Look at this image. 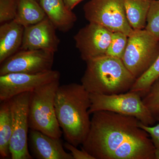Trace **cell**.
Returning a JSON list of instances; mask_svg holds the SVG:
<instances>
[{"instance_id": "obj_1", "label": "cell", "mask_w": 159, "mask_h": 159, "mask_svg": "<svg viewBox=\"0 0 159 159\" xmlns=\"http://www.w3.org/2000/svg\"><path fill=\"white\" fill-rule=\"evenodd\" d=\"M81 148L95 159H155L149 134L135 117L109 111L93 114Z\"/></svg>"}, {"instance_id": "obj_2", "label": "cell", "mask_w": 159, "mask_h": 159, "mask_svg": "<svg viewBox=\"0 0 159 159\" xmlns=\"http://www.w3.org/2000/svg\"><path fill=\"white\" fill-rule=\"evenodd\" d=\"M90 93L82 84L73 83L60 85L55 98V113L67 142L82 145L91 126Z\"/></svg>"}, {"instance_id": "obj_3", "label": "cell", "mask_w": 159, "mask_h": 159, "mask_svg": "<svg viewBox=\"0 0 159 159\" xmlns=\"http://www.w3.org/2000/svg\"><path fill=\"white\" fill-rule=\"evenodd\" d=\"M81 84L89 93L113 95L130 90L136 78L122 59L101 56L86 61Z\"/></svg>"}, {"instance_id": "obj_4", "label": "cell", "mask_w": 159, "mask_h": 159, "mask_svg": "<svg viewBox=\"0 0 159 159\" xmlns=\"http://www.w3.org/2000/svg\"><path fill=\"white\" fill-rule=\"evenodd\" d=\"M59 86L58 79L30 92L29 129L60 139L63 132L57 121L54 106L56 92Z\"/></svg>"}, {"instance_id": "obj_5", "label": "cell", "mask_w": 159, "mask_h": 159, "mask_svg": "<svg viewBox=\"0 0 159 159\" xmlns=\"http://www.w3.org/2000/svg\"><path fill=\"white\" fill-rule=\"evenodd\" d=\"M91 106L89 113L99 111H109L135 117L146 125H154V119L143 101L141 94L128 91L113 95L90 93Z\"/></svg>"}, {"instance_id": "obj_6", "label": "cell", "mask_w": 159, "mask_h": 159, "mask_svg": "<svg viewBox=\"0 0 159 159\" xmlns=\"http://www.w3.org/2000/svg\"><path fill=\"white\" fill-rule=\"evenodd\" d=\"M159 55V40L146 29L129 36L122 62L136 79L148 70Z\"/></svg>"}, {"instance_id": "obj_7", "label": "cell", "mask_w": 159, "mask_h": 159, "mask_svg": "<svg viewBox=\"0 0 159 159\" xmlns=\"http://www.w3.org/2000/svg\"><path fill=\"white\" fill-rule=\"evenodd\" d=\"M89 22L97 23L112 32L130 36L134 31L129 23L123 0H90L83 7Z\"/></svg>"}, {"instance_id": "obj_8", "label": "cell", "mask_w": 159, "mask_h": 159, "mask_svg": "<svg viewBox=\"0 0 159 159\" xmlns=\"http://www.w3.org/2000/svg\"><path fill=\"white\" fill-rule=\"evenodd\" d=\"M30 92L9 99L12 118V135L10 144L11 158L32 159L29 149V105Z\"/></svg>"}, {"instance_id": "obj_9", "label": "cell", "mask_w": 159, "mask_h": 159, "mask_svg": "<svg viewBox=\"0 0 159 159\" xmlns=\"http://www.w3.org/2000/svg\"><path fill=\"white\" fill-rule=\"evenodd\" d=\"M54 52L20 50L1 63L0 76L11 73L36 74L52 70Z\"/></svg>"}, {"instance_id": "obj_10", "label": "cell", "mask_w": 159, "mask_h": 159, "mask_svg": "<svg viewBox=\"0 0 159 159\" xmlns=\"http://www.w3.org/2000/svg\"><path fill=\"white\" fill-rule=\"evenodd\" d=\"M58 71L51 70L36 74L11 73L0 76V100L7 101L19 94L59 79Z\"/></svg>"}, {"instance_id": "obj_11", "label": "cell", "mask_w": 159, "mask_h": 159, "mask_svg": "<svg viewBox=\"0 0 159 159\" xmlns=\"http://www.w3.org/2000/svg\"><path fill=\"white\" fill-rule=\"evenodd\" d=\"M113 32L97 23L89 22L74 36L76 48L86 61L105 56Z\"/></svg>"}, {"instance_id": "obj_12", "label": "cell", "mask_w": 159, "mask_h": 159, "mask_svg": "<svg viewBox=\"0 0 159 159\" xmlns=\"http://www.w3.org/2000/svg\"><path fill=\"white\" fill-rule=\"evenodd\" d=\"M56 30L48 17L37 24L25 27L20 50H42L55 53L60 43Z\"/></svg>"}, {"instance_id": "obj_13", "label": "cell", "mask_w": 159, "mask_h": 159, "mask_svg": "<svg viewBox=\"0 0 159 159\" xmlns=\"http://www.w3.org/2000/svg\"><path fill=\"white\" fill-rule=\"evenodd\" d=\"M29 142L31 155L38 159H74L64 149L60 139L53 138L41 132L30 129Z\"/></svg>"}, {"instance_id": "obj_14", "label": "cell", "mask_w": 159, "mask_h": 159, "mask_svg": "<svg viewBox=\"0 0 159 159\" xmlns=\"http://www.w3.org/2000/svg\"><path fill=\"white\" fill-rule=\"evenodd\" d=\"M25 27L14 20L0 26V63L19 51L22 43Z\"/></svg>"}, {"instance_id": "obj_15", "label": "cell", "mask_w": 159, "mask_h": 159, "mask_svg": "<svg viewBox=\"0 0 159 159\" xmlns=\"http://www.w3.org/2000/svg\"><path fill=\"white\" fill-rule=\"evenodd\" d=\"M39 3L56 29L66 32L73 28L77 16L66 6L64 0H39Z\"/></svg>"}, {"instance_id": "obj_16", "label": "cell", "mask_w": 159, "mask_h": 159, "mask_svg": "<svg viewBox=\"0 0 159 159\" xmlns=\"http://www.w3.org/2000/svg\"><path fill=\"white\" fill-rule=\"evenodd\" d=\"M14 20L24 27L32 25L47 17L39 3L36 0H16Z\"/></svg>"}, {"instance_id": "obj_17", "label": "cell", "mask_w": 159, "mask_h": 159, "mask_svg": "<svg viewBox=\"0 0 159 159\" xmlns=\"http://www.w3.org/2000/svg\"><path fill=\"white\" fill-rule=\"evenodd\" d=\"M0 105V156L1 159L11 157L10 141L12 135V118L9 100Z\"/></svg>"}, {"instance_id": "obj_18", "label": "cell", "mask_w": 159, "mask_h": 159, "mask_svg": "<svg viewBox=\"0 0 159 159\" xmlns=\"http://www.w3.org/2000/svg\"><path fill=\"white\" fill-rule=\"evenodd\" d=\"M152 0H123L129 23L134 30L145 29Z\"/></svg>"}, {"instance_id": "obj_19", "label": "cell", "mask_w": 159, "mask_h": 159, "mask_svg": "<svg viewBox=\"0 0 159 159\" xmlns=\"http://www.w3.org/2000/svg\"><path fill=\"white\" fill-rule=\"evenodd\" d=\"M159 77V55L148 70L136 80L131 92H138L142 97L148 92L150 87Z\"/></svg>"}, {"instance_id": "obj_20", "label": "cell", "mask_w": 159, "mask_h": 159, "mask_svg": "<svg viewBox=\"0 0 159 159\" xmlns=\"http://www.w3.org/2000/svg\"><path fill=\"white\" fill-rule=\"evenodd\" d=\"M144 105L154 119L159 122V77L142 98Z\"/></svg>"}, {"instance_id": "obj_21", "label": "cell", "mask_w": 159, "mask_h": 159, "mask_svg": "<svg viewBox=\"0 0 159 159\" xmlns=\"http://www.w3.org/2000/svg\"><path fill=\"white\" fill-rule=\"evenodd\" d=\"M128 36L120 32H113L106 55L122 59L125 53Z\"/></svg>"}, {"instance_id": "obj_22", "label": "cell", "mask_w": 159, "mask_h": 159, "mask_svg": "<svg viewBox=\"0 0 159 159\" xmlns=\"http://www.w3.org/2000/svg\"><path fill=\"white\" fill-rule=\"evenodd\" d=\"M145 29L159 40V0H152Z\"/></svg>"}, {"instance_id": "obj_23", "label": "cell", "mask_w": 159, "mask_h": 159, "mask_svg": "<svg viewBox=\"0 0 159 159\" xmlns=\"http://www.w3.org/2000/svg\"><path fill=\"white\" fill-rule=\"evenodd\" d=\"M16 12V0H0V23L14 20Z\"/></svg>"}, {"instance_id": "obj_24", "label": "cell", "mask_w": 159, "mask_h": 159, "mask_svg": "<svg viewBox=\"0 0 159 159\" xmlns=\"http://www.w3.org/2000/svg\"><path fill=\"white\" fill-rule=\"evenodd\" d=\"M139 125L150 135L154 146L155 159H159V124L157 125H146L140 122Z\"/></svg>"}, {"instance_id": "obj_25", "label": "cell", "mask_w": 159, "mask_h": 159, "mask_svg": "<svg viewBox=\"0 0 159 159\" xmlns=\"http://www.w3.org/2000/svg\"><path fill=\"white\" fill-rule=\"evenodd\" d=\"M64 146L66 149L70 151V153L74 159H95L93 157L86 151L84 148H81V150H79L76 146L66 142L64 144Z\"/></svg>"}, {"instance_id": "obj_26", "label": "cell", "mask_w": 159, "mask_h": 159, "mask_svg": "<svg viewBox=\"0 0 159 159\" xmlns=\"http://www.w3.org/2000/svg\"><path fill=\"white\" fill-rule=\"evenodd\" d=\"M83 0H64L66 6L70 10H73L74 7L77 6Z\"/></svg>"}, {"instance_id": "obj_27", "label": "cell", "mask_w": 159, "mask_h": 159, "mask_svg": "<svg viewBox=\"0 0 159 159\" xmlns=\"http://www.w3.org/2000/svg\"><path fill=\"white\" fill-rule=\"evenodd\" d=\"M36 1H37L38 2H39V0H36Z\"/></svg>"}]
</instances>
